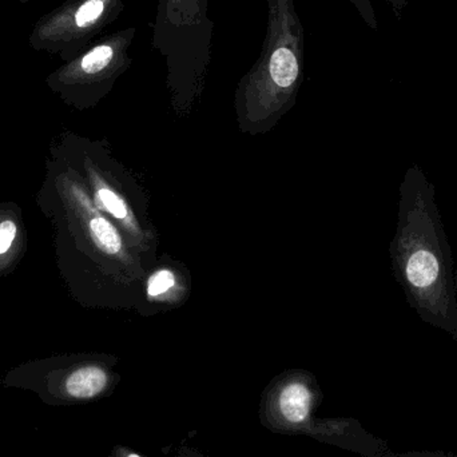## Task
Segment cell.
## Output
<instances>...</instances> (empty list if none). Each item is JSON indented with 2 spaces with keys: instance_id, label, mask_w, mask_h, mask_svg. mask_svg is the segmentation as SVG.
<instances>
[{
  "instance_id": "1",
  "label": "cell",
  "mask_w": 457,
  "mask_h": 457,
  "mask_svg": "<svg viewBox=\"0 0 457 457\" xmlns=\"http://www.w3.org/2000/svg\"><path fill=\"white\" fill-rule=\"evenodd\" d=\"M399 212L389 246L395 277L419 319L457 340L453 250L436 203V187L413 163L399 189Z\"/></svg>"
},
{
  "instance_id": "2",
  "label": "cell",
  "mask_w": 457,
  "mask_h": 457,
  "mask_svg": "<svg viewBox=\"0 0 457 457\" xmlns=\"http://www.w3.org/2000/svg\"><path fill=\"white\" fill-rule=\"evenodd\" d=\"M262 48L237 86L238 125L245 133L270 130L295 104L303 79L305 34L295 0H266Z\"/></svg>"
},
{
  "instance_id": "3",
  "label": "cell",
  "mask_w": 457,
  "mask_h": 457,
  "mask_svg": "<svg viewBox=\"0 0 457 457\" xmlns=\"http://www.w3.org/2000/svg\"><path fill=\"white\" fill-rule=\"evenodd\" d=\"M213 32L209 0H158L152 43L165 62L166 85L179 114H187L204 93Z\"/></svg>"
},
{
  "instance_id": "4",
  "label": "cell",
  "mask_w": 457,
  "mask_h": 457,
  "mask_svg": "<svg viewBox=\"0 0 457 457\" xmlns=\"http://www.w3.org/2000/svg\"><path fill=\"white\" fill-rule=\"evenodd\" d=\"M125 0H66L37 19L29 35L35 53L71 61L90 47L96 37L117 21Z\"/></svg>"
},
{
  "instance_id": "5",
  "label": "cell",
  "mask_w": 457,
  "mask_h": 457,
  "mask_svg": "<svg viewBox=\"0 0 457 457\" xmlns=\"http://www.w3.org/2000/svg\"><path fill=\"white\" fill-rule=\"evenodd\" d=\"M136 34V27H126L104 35L79 55L64 62L48 82L78 101H98L133 64L130 47Z\"/></svg>"
},
{
  "instance_id": "6",
  "label": "cell",
  "mask_w": 457,
  "mask_h": 457,
  "mask_svg": "<svg viewBox=\"0 0 457 457\" xmlns=\"http://www.w3.org/2000/svg\"><path fill=\"white\" fill-rule=\"evenodd\" d=\"M109 383L106 370L98 365H85L77 368L62 378L55 386H48L40 392L43 402L51 405L62 403L82 402L101 395Z\"/></svg>"
},
{
  "instance_id": "7",
  "label": "cell",
  "mask_w": 457,
  "mask_h": 457,
  "mask_svg": "<svg viewBox=\"0 0 457 457\" xmlns=\"http://www.w3.org/2000/svg\"><path fill=\"white\" fill-rule=\"evenodd\" d=\"M147 300L155 303H174L184 297L185 287L174 269L162 266L146 279Z\"/></svg>"
},
{
  "instance_id": "8",
  "label": "cell",
  "mask_w": 457,
  "mask_h": 457,
  "mask_svg": "<svg viewBox=\"0 0 457 457\" xmlns=\"http://www.w3.org/2000/svg\"><path fill=\"white\" fill-rule=\"evenodd\" d=\"M312 395L303 384L293 383L285 386L279 397L282 415L290 423H303L308 418Z\"/></svg>"
},
{
  "instance_id": "9",
  "label": "cell",
  "mask_w": 457,
  "mask_h": 457,
  "mask_svg": "<svg viewBox=\"0 0 457 457\" xmlns=\"http://www.w3.org/2000/svg\"><path fill=\"white\" fill-rule=\"evenodd\" d=\"M16 236V225L7 220L0 224V254L7 252Z\"/></svg>"
},
{
  "instance_id": "10",
  "label": "cell",
  "mask_w": 457,
  "mask_h": 457,
  "mask_svg": "<svg viewBox=\"0 0 457 457\" xmlns=\"http://www.w3.org/2000/svg\"><path fill=\"white\" fill-rule=\"evenodd\" d=\"M16 2L21 3V4H27V3L32 2V0H16Z\"/></svg>"
},
{
  "instance_id": "11",
  "label": "cell",
  "mask_w": 457,
  "mask_h": 457,
  "mask_svg": "<svg viewBox=\"0 0 457 457\" xmlns=\"http://www.w3.org/2000/svg\"><path fill=\"white\" fill-rule=\"evenodd\" d=\"M455 289H456V295H457V268L455 270Z\"/></svg>"
},
{
  "instance_id": "12",
  "label": "cell",
  "mask_w": 457,
  "mask_h": 457,
  "mask_svg": "<svg viewBox=\"0 0 457 457\" xmlns=\"http://www.w3.org/2000/svg\"><path fill=\"white\" fill-rule=\"evenodd\" d=\"M128 457H141V456L134 455V453H133V455H129Z\"/></svg>"
},
{
  "instance_id": "13",
  "label": "cell",
  "mask_w": 457,
  "mask_h": 457,
  "mask_svg": "<svg viewBox=\"0 0 457 457\" xmlns=\"http://www.w3.org/2000/svg\"><path fill=\"white\" fill-rule=\"evenodd\" d=\"M0 2H2V0H0Z\"/></svg>"
}]
</instances>
